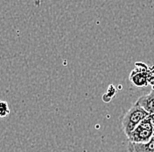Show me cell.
<instances>
[{
  "instance_id": "8992f818",
  "label": "cell",
  "mask_w": 154,
  "mask_h": 152,
  "mask_svg": "<svg viewBox=\"0 0 154 152\" xmlns=\"http://www.w3.org/2000/svg\"><path fill=\"white\" fill-rule=\"evenodd\" d=\"M10 114L9 105L5 101H0V117L5 118Z\"/></svg>"
},
{
  "instance_id": "277c9868",
  "label": "cell",
  "mask_w": 154,
  "mask_h": 152,
  "mask_svg": "<svg viewBox=\"0 0 154 152\" xmlns=\"http://www.w3.org/2000/svg\"><path fill=\"white\" fill-rule=\"evenodd\" d=\"M129 152H154V135L144 143H129L128 144Z\"/></svg>"
},
{
  "instance_id": "3957f363",
  "label": "cell",
  "mask_w": 154,
  "mask_h": 152,
  "mask_svg": "<svg viewBox=\"0 0 154 152\" xmlns=\"http://www.w3.org/2000/svg\"><path fill=\"white\" fill-rule=\"evenodd\" d=\"M149 114H154V89L148 94L139 97L135 102Z\"/></svg>"
},
{
  "instance_id": "5b68a950",
  "label": "cell",
  "mask_w": 154,
  "mask_h": 152,
  "mask_svg": "<svg viewBox=\"0 0 154 152\" xmlns=\"http://www.w3.org/2000/svg\"><path fill=\"white\" fill-rule=\"evenodd\" d=\"M142 70H134L130 76L131 81L134 84V86H137V87H143V86H148L149 78L147 77L146 72L142 71Z\"/></svg>"
},
{
  "instance_id": "7a4b0ae2",
  "label": "cell",
  "mask_w": 154,
  "mask_h": 152,
  "mask_svg": "<svg viewBox=\"0 0 154 152\" xmlns=\"http://www.w3.org/2000/svg\"><path fill=\"white\" fill-rule=\"evenodd\" d=\"M152 136H153L152 128L145 117L131 131V133L127 136V138L129 143H147Z\"/></svg>"
},
{
  "instance_id": "52a82bcc",
  "label": "cell",
  "mask_w": 154,
  "mask_h": 152,
  "mask_svg": "<svg viewBox=\"0 0 154 152\" xmlns=\"http://www.w3.org/2000/svg\"><path fill=\"white\" fill-rule=\"evenodd\" d=\"M146 119L148 120V121L150 122L152 128V131H153V135H154V114H149Z\"/></svg>"
},
{
  "instance_id": "6da1fadb",
  "label": "cell",
  "mask_w": 154,
  "mask_h": 152,
  "mask_svg": "<svg viewBox=\"0 0 154 152\" xmlns=\"http://www.w3.org/2000/svg\"><path fill=\"white\" fill-rule=\"evenodd\" d=\"M149 114L135 103L122 117L121 128L126 136H128L135 128Z\"/></svg>"
}]
</instances>
